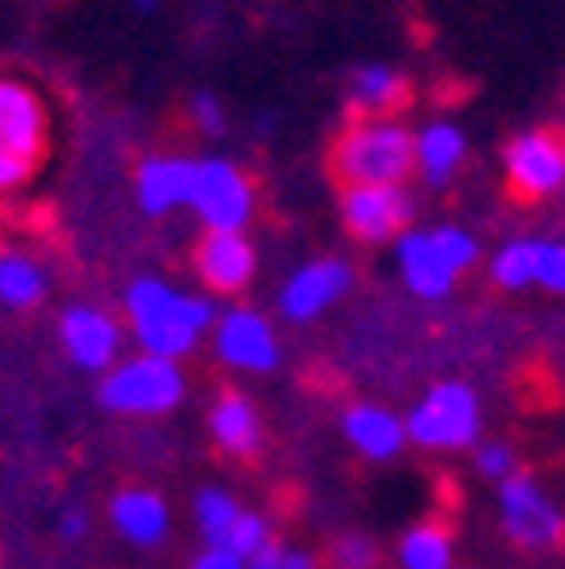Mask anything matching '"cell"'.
Returning <instances> with one entry per match:
<instances>
[{"label": "cell", "instance_id": "obj_1", "mask_svg": "<svg viewBox=\"0 0 565 569\" xmlns=\"http://www.w3.org/2000/svg\"><path fill=\"white\" fill-rule=\"evenodd\" d=\"M122 312H127V326L140 352H155V358H172V362L195 352L199 339L214 335L222 317L208 295L177 290L163 276H136L122 295Z\"/></svg>", "mask_w": 565, "mask_h": 569}, {"label": "cell", "instance_id": "obj_25", "mask_svg": "<svg viewBox=\"0 0 565 569\" xmlns=\"http://www.w3.org/2000/svg\"><path fill=\"white\" fill-rule=\"evenodd\" d=\"M276 533H271V520L262 516V511H245L236 525H231V533L218 542V547H227V551H236L240 560H254L267 542H271Z\"/></svg>", "mask_w": 565, "mask_h": 569}, {"label": "cell", "instance_id": "obj_12", "mask_svg": "<svg viewBox=\"0 0 565 569\" xmlns=\"http://www.w3.org/2000/svg\"><path fill=\"white\" fill-rule=\"evenodd\" d=\"M59 343L78 371L105 376L122 358V326L96 303H68L59 317Z\"/></svg>", "mask_w": 565, "mask_h": 569}, {"label": "cell", "instance_id": "obj_2", "mask_svg": "<svg viewBox=\"0 0 565 569\" xmlns=\"http://www.w3.org/2000/svg\"><path fill=\"white\" fill-rule=\"evenodd\" d=\"M339 186H403L416 172V131L398 118H353L330 146Z\"/></svg>", "mask_w": 565, "mask_h": 569}, {"label": "cell", "instance_id": "obj_27", "mask_svg": "<svg viewBox=\"0 0 565 569\" xmlns=\"http://www.w3.org/2000/svg\"><path fill=\"white\" fill-rule=\"evenodd\" d=\"M534 284L547 295H565V240H538L534 249Z\"/></svg>", "mask_w": 565, "mask_h": 569}, {"label": "cell", "instance_id": "obj_19", "mask_svg": "<svg viewBox=\"0 0 565 569\" xmlns=\"http://www.w3.org/2000/svg\"><path fill=\"white\" fill-rule=\"evenodd\" d=\"M470 159V140L453 118H435L416 131V177L430 190H444Z\"/></svg>", "mask_w": 565, "mask_h": 569}, {"label": "cell", "instance_id": "obj_5", "mask_svg": "<svg viewBox=\"0 0 565 569\" xmlns=\"http://www.w3.org/2000/svg\"><path fill=\"white\" fill-rule=\"evenodd\" d=\"M407 443L426 448V452H462L479 443L484 430V411H479V393L462 380H439L420 393L407 416Z\"/></svg>", "mask_w": 565, "mask_h": 569}, {"label": "cell", "instance_id": "obj_16", "mask_svg": "<svg viewBox=\"0 0 565 569\" xmlns=\"http://www.w3.org/2000/svg\"><path fill=\"white\" fill-rule=\"evenodd\" d=\"M109 525L131 547H159L172 533V507L155 488H122L109 502Z\"/></svg>", "mask_w": 565, "mask_h": 569}, {"label": "cell", "instance_id": "obj_7", "mask_svg": "<svg viewBox=\"0 0 565 569\" xmlns=\"http://www.w3.org/2000/svg\"><path fill=\"white\" fill-rule=\"evenodd\" d=\"M416 218V194L403 186H344L339 190V222L353 240L385 244L412 231Z\"/></svg>", "mask_w": 565, "mask_h": 569}, {"label": "cell", "instance_id": "obj_6", "mask_svg": "<svg viewBox=\"0 0 565 569\" xmlns=\"http://www.w3.org/2000/svg\"><path fill=\"white\" fill-rule=\"evenodd\" d=\"M190 208L204 222V231H249L254 212H258V186L231 159H218V154L195 159Z\"/></svg>", "mask_w": 565, "mask_h": 569}, {"label": "cell", "instance_id": "obj_18", "mask_svg": "<svg viewBox=\"0 0 565 569\" xmlns=\"http://www.w3.org/2000/svg\"><path fill=\"white\" fill-rule=\"evenodd\" d=\"M208 435H214L218 452L236 457V461H249L262 452V416L254 407V398L227 389L214 398V407H208Z\"/></svg>", "mask_w": 565, "mask_h": 569}, {"label": "cell", "instance_id": "obj_14", "mask_svg": "<svg viewBox=\"0 0 565 569\" xmlns=\"http://www.w3.org/2000/svg\"><path fill=\"white\" fill-rule=\"evenodd\" d=\"M195 276L208 295H240L258 276V249L245 231H204L195 244Z\"/></svg>", "mask_w": 565, "mask_h": 569}, {"label": "cell", "instance_id": "obj_26", "mask_svg": "<svg viewBox=\"0 0 565 569\" xmlns=\"http://www.w3.org/2000/svg\"><path fill=\"white\" fill-rule=\"evenodd\" d=\"M380 547L367 533H339L330 542V569H376Z\"/></svg>", "mask_w": 565, "mask_h": 569}, {"label": "cell", "instance_id": "obj_9", "mask_svg": "<svg viewBox=\"0 0 565 569\" xmlns=\"http://www.w3.org/2000/svg\"><path fill=\"white\" fill-rule=\"evenodd\" d=\"M503 172L521 199L556 194L565 186V140L547 127H529L512 136V146L503 150Z\"/></svg>", "mask_w": 565, "mask_h": 569}, {"label": "cell", "instance_id": "obj_22", "mask_svg": "<svg viewBox=\"0 0 565 569\" xmlns=\"http://www.w3.org/2000/svg\"><path fill=\"white\" fill-rule=\"evenodd\" d=\"M403 569H453V533L439 520H420L398 538Z\"/></svg>", "mask_w": 565, "mask_h": 569}, {"label": "cell", "instance_id": "obj_8", "mask_svg": "<svg viewBox=\"0 0 565 569\" xmlns=\"http://www.w3.org/2000/svg\"><path fill=\"white\" fill-rule=\"evenodd\" d=\"M498 516H503V533L516 547L529 551H547L565 538V511L552 502V497L538 488L534 475L516 470L498 483Z\"/></svg>", "mask_w": 565, "mask_h": 569}, {"label": "cell", "instance_id": "obj_24", "mask_svg": "<svg viewBox=\"0 0 565 569\" xmlns=\"http://www.w3.org/2000/svg\"><path fill=\"white\" fill-rule=\"evenodd\" d=\"M534 249H538L534 236L507 240L488 262V280L498 284V290H525V284H534Z\"/></svg>", "mask_w": 565, "mask_h": 569}, {"label": "cell", "instance_id": "obj_15", "mask_svg": "<svg viewBox=\"0 0 565 569\" xmlns=\"http://www.w3.org/2000/svg\"><path fill=\"white\" fill-rule=\"evenodd\" d=\"M339 430H344V439H348L353 452L367 457V461H376V466L394 461V457L407 448V425H403V416H394V411L380 407V402H353V407L344 411V420H339Z\"/></svg>", "mask_w": 565, "mask_h": 569}, {"label": "cell", "instance_id": "obj_13", "mask_svg": "<svg viewBox=\"0 0 565 569\" xmlns=\"http://www.w3.org/2000/svg\"><path fill=\"white\" fill-rule=\"evenodd\" d=\"M46 136H50L46 100L19 78H0V150L37 168L46 159Z\"/></svg>", "mask_w": 565, "mask_h": 569}, {"label": "cell", "instance_id": "obj_11", "mask_svg": "<svg viewBox=\"0 0 565 569\" xmlns=\"http://www.w3.org/2000/svg\"><path fill=\"white\" fill-rule=\"evenodd\" d=\"M353 280H358V276H353V267L344 258H313V262L295 267L290 280L280 284L276 308H280V317H286V321L308 326V321L326 317L353 290Z\"/></svg>", "mask_w": 565, "mask_h": 569}, {"label": "cell", "instance_id": "obj_28", "mask_svg": "<svg viewBox=\"0 0 565 569\" xmlns=\"http://www.w3.org/2000/svg\"><path fill=\"white\" fill-rule=\"evenodd\" d=\"M249 569H317V556L304 551V547H290V542L271 538V542L249 560Z\"/></svg>", "mask_w": 565, "mask_h": 569}, {"label": "cell", "instance_id": "obj_32", "mask_svg": "<svg viewBox=\"0 0 565 569\" xmlns=\"http://www.w3.org/2000/svg\"><path fill=\"white\" fill-rule=\"evenodd\" d=\"M54 529H59V538H63V542H82V538L91 533V516H87L82 507H68V511L59 516V525H54Z\"/></svg>", "mask_w": 565, "mask_h": 569}, {"label": "cell", "instance_id": "obj_29", "mask_svg": "<svg viewBox=\"0 0 565 569\" xmlns=\"http://www.w3.org/2000/svg\"><path fill=\"white\" fill-rule=\"evenodd\" d=\"M475 470L493 483L516 475V448L512 443H475Z\"/></svg>", "mask_w": 565, "mask_h": 569}, {"label": "cell", "instance_id": "obj_31", "mask_svg": "<svg viewBox=\"0 0 565 569\" xmlns=\"http://www.w3.org/2000/svg\"><path fill=\"white\" fill-rule=\"evenodd\" d=\"M190 569H249V560H240V556L227 551V547H204V551L190 560Z\"/></svg>", "mask_w": 565, "mask_h": 569}, {"label": "cell", "instance_id": "obj_10", "mask_svg": "<svg viewBox=\"0 0 565 569\" xmlns=\"http://www.w3.org/2000/svg\"><path fill=\"white\" fill-rule=\"evenodd\" d=\"M214 352L222 367H231L240 376H267L280 367V335L262 312L231 308L214 326Z\"/></svg>", "mask_w": 565, "mask_h": 569}, {"label": "cell", "instance_id": "obj_4", "mask_svg": "<svg viewBox=\"0 0 565 569\" xmlns=\"http://www.w3.org/2000/svg\"><path fill=\"white\" fill-rule=\"evenodd\" d=\"M186 402V371L172 358H155V352H136V358H118L105 380H100V407L113 416H136L155 420L168 416Z\"/></svg>", "mask_w": 565, "mask_h": 569}, {"label": "cell", "instance_id": "obj_30", "mask_svg": "<svg viewBox=\"0 0 565 569\" xmlns=\"http://www.w3.org/2000/svg\"><path fill=\"white\" fill-rule=\"evenodd\" d=\"M190 122H195L204 136H222V131H227V109H222V100H218L214 91H195V100H190Z\"/></svg>", "mask_w": 565, "mask_h": 569}, {"label": "cell", "instance_id": "obj_20", "mask_svg": "<svg viewBox=\"0 0 565 569\" xmlns=\"http://www.w3.org/2000/svg\"><path fill=\"white\" fill-rule=\"evenodd\" d=\"M407 100H412V82L389 63H363L348 78V104L358 118H394Z\"/></svg>", "mask_w": 565, "mask_h": 569}, {"label": "cell", "instance_id": "obj_21", "mask_svg": "<svg viewBox=\"0 0 565 569\" xmlns=\"http://www.w3.org/2000/svg\"><path fill=\"white\" fill-rule=\"evenodd\" d=\"M46 299V267L19 249H0V308L28 312Z\"/></svg>", "mask_w": 565, "mask_h": 569}, {"label": "cell", "instance_id": "obj_33", "mask_svg": "<svg viewBox=\"0 0 565 569\" xmlns=\"http://www.w3.org/2000/svg\"><path fill=\"white\" fill-rule=\"evenodd\" d=\"M159 6V0H136V10H155Z\"/></svg>", "mask_w": 565, "mask_h": 569}, {"label": "cell", "instance_id": "obj_23", "mask_svg": "<svg viewBox=\"0 0 565 569\" xmlns=\"http://www.w3.org/2000/svg\"><path fill=\"white\" fill-rule=\"evenodd\" d=\"M190 511H195V525H199V533H204V542H208V547H218V542L231 533V525L245 516L240 497H236V492H227V488H199Z\"/></svg>", "mask_w": 565, "mask_h": 569}, {"label": "cell", "instance_id": "obj_17", "mask_svg": "<svg viewBox=\"0 0 565 569\" xmlns=\"http://www.w3.org/2000/svg\"><path fill=\"white\" fill-rule=\"evenodd\" d=\"M190 186H195V159L181 154H150L136 168V203L150 218H168L177 208H190Z\"/></svg>", "mask_w": 565, "mask_h": 569}, {"label": "cell", "instance_id": "obj_3", "mask_svg": "<svg viewBox=\"0 0 565 569\" xmlns=\"http://www.w3.org/2000/svg\"><path fill=\"white\" fill-rule=\"evenodd\" d=\"M394 262L403 284L416 299H444L453 284L479 262V240L466 227H430V231H403L394 244Z\"/></svg>", "mask_w": 565, "mask_h": 569}]
</instances>
